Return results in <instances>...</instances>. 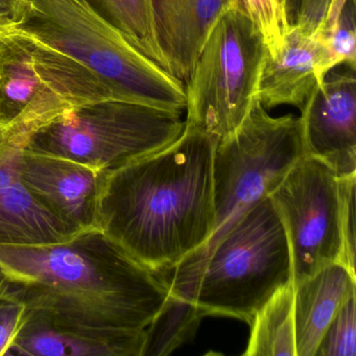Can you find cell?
<instances>
[{
  "label": "cell",
  "mask_w": 356,
  "mask_h": 356,
  "mask_svg": "<svg viewBox=\"0 0 356 356\" xmlns=\"http://www.w3.org/2000/svg\"><path fill=\"white\" fill-rule=\"evenodd\" d=\"M0 272L31 316L132 356H143L145 328L170 295L158 273L99 230L53 245H0Z\"/></svg>",
  "instance_id": "obj_1"
},
{
  "label": "cell",
  "mask_w": 356,
  "mask_h": 356,
  "mask_svg": "<svg viewBox=\"0 0 356 356\" xmlns=\"http://www.w3.org/2000/svg\"><path fill=\"white\" fill-rule=\"evenodd\" d=\"M218 139L185 124L176 141L102 175L97 228L137 261L168 272L201 249L216 225Z\"/></svg>",
  "instance_id": "obj_2"
},
{
  "label": "cell",
  "mask_w": 356,
  "mask_h": 356,
  "mask_svg": "<svg viewBox=\"0 0 356 356\" xmlns=\"http://www.w3.org/2000/svg\"><path fill=\"white\" fill-rule=\"evenodd\" d=\"M10 19L16 32L86 66L118 101L186 109L184 83L131 44L89 0H17Z\"/></svg>",
  "instance_id": "obj_3"
},
{
  "label": "cell",
  "mask_w": 356,
  "mask_h": 356,
  "mask_svg": "<svg viewBox=\"0 0 356 356\" xmlns=\"http://www.w3.org/2000/svg\"><path fill=\"white\" fill-rule=\"evenodd\" d=\"M291 282L289 241L268 197L241 216L170 293L193 302L208 316L251 324L258 310Z\"/></svg>",
  "instance_id": "obj_4"
},
{
  "label": "cell",
  "mask_w": 356,
  "mask_h": 356,
  "mask_svg": "<svg viewBox=\"0 0 356 356\" xmlns=\"http://www.w3.org/2000/svg\"><path fill=\"white\" fill-rule=\"evenodd\" d=\"M306 155L301 118H273L256 99L239 128L216 143L213 154L216 225L209 241L168 272L160 273L170 293L213 245L256 204L270 197Z\"/></svg>",
  "instance_id": "obj_5"
},
{
  "label": "cell",
  "mask_w": 356,
  "mask_h": 356,
  "mask_svg": "<svg viewBox=\"0 0 356 356\" xmlns=\"http://www.w3.org/2000/svg\"><path fill=\"white\" fill-rule=\"evenodd\" d=\"M182 114L129 102H97L43 127L26 147L106 172L172 145L184 132Z\"/></svg>",
  "instance_id": "obj_6"
},
{
  "label": "cell",
  "mask_w": 356,
  "mask_h": 356,
  "mask_svg": "<svg viewBox=\"0 0 356 356\" xmlns=\"http://www.w3.org/2000/svg\"><path fill=\"white\" fill-rule=\"evenodd\" d=\"M116 99L86 66L12 31L0 39V112L29 137L68 112ZM30 139V138H29Z\"/></svg>",
  "instance_id": "obj_7"
},
{
  "label": "cell",
  "mask_w": 356,
  "mask_h": 356,
  "mask_svg": "<svg viewBox=\"0 0 356 356\" xmlns=\"http://www.w3.org/2000/svg\"><path fill=\"white\" fill-rule=\"evenodd\" d=\"M266 54L264 38L245 16L222 13L184 83L186 124L218 140L234 133L257 99Z\"/></svg>",
  "instance_id": "obj_8"
},
{
  "label": "cell",
  "mask_w": 356,
  "mask_h": 356,
  "mask_svg": "<svg viewBox=\"0 0 356 356\" xmlns=\"http://www.w3.org/2000/svg\"><path fill=\"white\" fill-rule=\"evenodd\" d=\"M270 197L289 241L293 284L341 261V185L328 165L304 156Z\"/></svg>",
  "instance_id": "obj_9"
},
{
  "label": "cell",
  "mask_w": 356,
  "mask_h": 356,
  "mask_svg": "<svg viewBox=\"0 0 356 356\" xmlns=\"http://www.w3.org/2000/svg\"><path fill=\"white\" fill-rule=\"evenodd\" d=\"M300 111L306 155L339 178L356 175L355 70H331Z\"/></svg>",
  "instance_id": "obj_10"
},
{
  "label": "cell",
  "mask_w": 356,
  "mask_h": 356,
  "mask_svg": "<svg viewBox=\"0 0 356 356\" xmlns=\"http://www.w3.org/2000/svg\"><path fill=\"white\" fill-rule=\"evenodd\" d=\"M104 172L66 158L24 147L22 182L57 218L79 232L99 230L97 200Z\"/></svg>",
  "instance_id": "obj_11"
},
{
  "label": "cell",
  "mask_w": 356,
  "mask_h": 356,
  "mask_svg": "<svg viewBox=\"0 0 356 356\" xmlns=\"http://www.w3.org/2000/svg\"><path fill=\"white\" fill-rule=\"evenodd\" d=\"M24 149L0 143V245H44L63 243L78 232L41 204L22 182Z\"/></svg>",
  "instance_id": "obj_12"
},
{
  "label": "cell",
  "mask_w": 356,
  "mask_h": 356,
  "mask_svg": "<svg viewBox=\"0 0 356 356\" xmlns=\"http://www.w3.org/2000/svg\"><path fill=\"white\" fill-rule=\"evenodd\" d=\"M330 70L328 56L314 32L291 24L282 49L275 57L266 54L257 99L266 110L284 105L301 110Z\"/></svg>",
  "instance_id": "obj_13"
},
{
  "label": "cell",
  "mask_w": 356,
  "mask_h": 356,
  "mask_svg": "<svg viewBox=\"0 0 356 356\" xmlns=\"http://www.w3.org/2000/svg\"><path fill=\"white\" fill-rule=\"evenodd\" d=\"M154 29L168 70L188 80L204 43L231 0H149Z\"/></svg>",
  "instance_id": "obj_14"
},
{
  "label": "cell",
  "mask_w": 356,
  "mask_h": 356,
  "mask_svg": "<svg viewBox=\"0 0 356 356\" xmlns=\"http://www.w3.org/2000/svg\"><path fill=\"white\" fill-rule=\"evenodd\" d=\"M355 289V274L339 261L293 284L296 356H314L327 327Z\"/></svg>",
  "instance_id": "obj_15"
},
{
  "label": "cell",
  "mask_w": 356,
  "mask_h": 356,
  "mask_svg": "<svg viewBox=\"0 0 356 356\" xmlns=\"http://www.w3.org/2000/svg\"><path fill=\"white\" fill-rule=\"evenodd\" d=\"M7 355L132 356L122 346L56 328L30 314Z\"/></svg>",
  "instance_id": "obj_16"
},
{
  "label": "cell",
  "mask_w": 356,
  "mask_h": 356,
  "mask_svg": "<svg viewBox=\"0 0 356 356\" xmlns=\"http://www.w3.org/2000/svg\"><path fill=\"white\" fill-rule=\"evenodd\" d=\"M245 356H296L293 282L279 289L254 316Z\"/></svg>",
  "instance_id": "obj_17"
},
{
  "label": "cell",
  "mask_w": 356,
  "mask_h": 356,
  "mask_svg": "<svg viewBox=\"0 0 356 356\" xmlns=\"http://www.w3.org/2000/svg\"><path fill=\"white\" fill-rule=\"evenodd\" d=\"M206 316L205 310L193 302L170 293L145 328L143 356L170 355L195 337L200 323Z\"/></svg>",
  "instance_id": "obj_18"
},
{
  "label": "cell",
  "mask_w": 356,
  "mask_h": 356,
  "mask_svg": "<svg viewBox=\"0 0 356 356\" xmlns=\"http://www.w3.org/2000/svg\"><path fill=\"white\" fill-rule=\"evenodd\" d=\"M129 42L168 72L154 29L149 0H89Z\"/></svg>",
  "instance_id": "obj_19"
},
{
  "label": "cell",
  "mask_w": 356,
  "mask_h": 356,
  "mask_svg": "<svg viewBox=\"0 0 356 356\" xmlns=\"http://www.w3.org/2000/svg\"><path fill=\"white\" fill-rule=\"evenodd\" d=\"M355 0H331L326 14L314 31L328 56L331 70L356 68Z\"/></svg>",
  "instance_id": "obj_20"
},
{
  "label": "cell",
  "mask_w": 356,
  "mask_h": 356,
  "mask_svg": "<svg viewBox=\"0 0 356 356\" xmlns=\"http://www.w3.org/2000/svg\"><path fill=\"white\" fill-rule=\"evenodd\" d=\"M230 9L243 14L257 29L268 56L275 57L282 49L291 26L289 0H231Z\"/></svg>",
  "instance_id": "obj_21"
},
{
  "label": "cell",
  "mask_w": 356,
  "mask_h": 356,
  "mask_svg": "<svg viewBox=\"0 0 356 356\" xmlns=\"http://www.w3.org/2000/svg\"><path fill=\"white\" fill-rule=\"evenodd\" d=\"M356 295L343 304L318 343L314 356L356 355Z\"/></svg>",
  "instance_id": "obj_22"
},
{
  "label": "cell",
  "mask_w": 356,
  "mask_h": 356,
  "mask_svg": "<svg viewBox=\"0 0 356 356\" xmlns=\"http://www.w3.org/2000/svg\"><path fill=\"white\" fill-rule=\"evenodd\" d=\"M28 316L17 287L0 272V356L7 355Z\"/></svg>",
  "instance_id": "obj_23"
},
{
  "label": "cell",
  "mask_w": 356,
  "mask_h": 356,
  "mask_svg": "<svg viewBox=\"0 0 356 356\" xmlns=\"http://www.w3.org/2000/svg\"><path fill=\"white\" fill-rule=\"evenodd\" d=\"M341 202V236L343 252L341 264L347 266L350 272L355 274V191L356 175L339 178Z\"/></svg>",
  "instance_id": "obj_24"
},
{
  "label": "cell",
  "mask_w": 356,
  "mask_h": 356,
  "mask_svg": "<svg viewBox=\"0 0 356 356\" xmlns=\"http://www.w3.org/2000/svg\"><path fill=\"white\" fill-rule=\"evenodd\" d=\"M331 0H300L295 24L303 30L312 33L324 18Z\"/></svg>",
  "instance_id": "obj_25"
},
{
  "label": "cell",
  "mask_w": 356,
  "mask_h": 356,
  "mask_svg": "<svg viewBox=\"0 0 356 356\" xmlns=\"http://www.w3.org/2000/svg\"><path fill=\"white\" fill-rule=\"evenodd\" d=\"M17 0H0V17H11Z\"/></svg>",
  "instance_id": "obj_26"
},
{
  "label": "cell",
  "mask_w": 356,
  "mask_h": 356,
  "mask_svg": "<svg viewBox=\"0 0 356 356\" xmlns=\"http://www.w3.org/2000/svg\"><path fill=\"white\" fill-rule=\"evenodd\" d=\"M13 30V22L10 17H0V39L9 34Z\"/></svg>",
  "instance_id": "obj_27"
},
{
  "label": "cell",
  "mask_w": 356,
  "mask_h": 356,
  "mask_svg": "<svg viewBox=\"0 0 356 356\" xmlns=\"http://www.w3.org/2000/svg\"><path fill=\"white\" fill-rule=\"evenodd\" d=\"M10 128H11V122L0 112V139L7 136Z\"/></svg>",
  "instance_id": "obj_28"
},
{
  "label": "cell",
  "mask_w": 356,
  "mask_h": 356,
  "mask_svg": "<svg viewBox=\"0 0 356 356\" xmlns=\"http://www.w3.org/2000/svg\"><path fill=\"white\" fill-rule=\"evenodd\" d=\"M300 0H289V13L291 24H295L297 18L298 9H299Z\"/></svg>",
  "instance_id": "obj_29"
}]
</instances>
